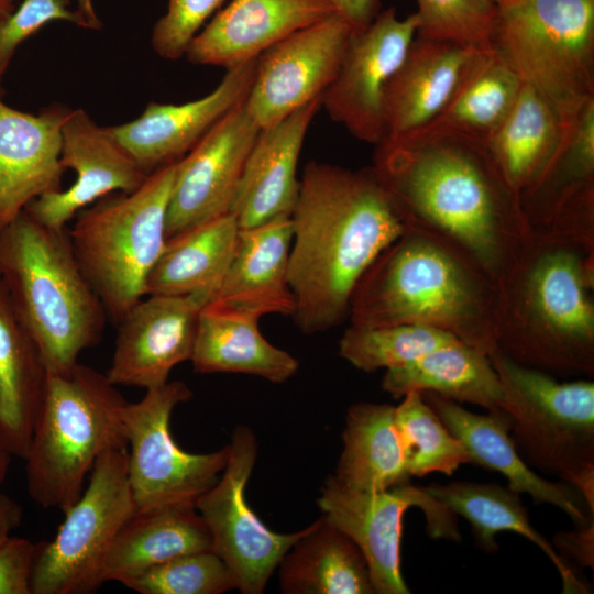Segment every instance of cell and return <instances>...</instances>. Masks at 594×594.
Instances as JSON below:
<instances>
[{"instance_id": "1", "label": "cell", "mask_w": 594, "mask_h": 594, "mask_svg": "<svg viewBox=\"0 0 594 594\" xmlns=\"http://www.w3.org/2000/svg\"><path fill=\"white\" fill-rule=\"evenodd\" d=\"M376 146L372 167L406 227L441 239L499 285L530 227L485 143L426 127Z\"/></svg>"}, {"instance_id": "2", "label": "cell", "mask_w": 594, "mask_h": 594, "mask_svg": "<svg viewBox=\"0 0 594 594\" xmlns=\"http://www.w3.org/2000/svg\"><path fill=\"white\" fill-rule=\"evenodd\" d=\"M288 284L307 334L339 324L376 257L406 229L373 167L310 162L292 213Z\"/></svg>"}, {"instance_id": "3", "label": "cell", "mask_w": 594, "mask_h": 594, "mask_svg": "<svg viewBox=\"0 0 594 594\" xmlns=\"http://www.w3.org/2000/svg\"><path fill=\"white\" fill-rule=\"evenodd\" d=\"M498 290L495 350L554 376L593 377V249L530 228Z\"/></svg>"}, {"instance_id": "4", "label": "cell", "mask_w": 594, "mask_h": 594, "mask_svg": "<svg viewBox=\"0 0 594 594\" xmlns=\"http://www.w3.org/2000/svg\"><path fill=\"white\" fill-rule=\"evenodd\" d=\"M498 285L441 239L406 227L372 263L349 306L351 324H416L496 349Z\"/></svg>"}, {"instance_id": "5", "label": "cell", "mask_w": 594, "mask_h": 594, "mask_svg": "<svg viewBox=\"0 0 594 594\" xmlns=\"http://www.w3.org/2000/svg\"><path fill=\"white\" fill-rule=\"evenodd\" d=\"M0 275L46 372L78 363L101 340L107 314L73 252L68 228L23 211L0 231Z\"/></svg>"}, {"instance_id": "6", "label": "cell", "mask_w": 594, "mask_h": 594, "mask_svg": "<svg viewBox=\"0 0 594 594\" xmlns=\"http://www.w3.org/2000/svg\"><path fill=\"white\" fill-rule=\"evenodd\" d=\"M125 404L107 375L90 366L46 372L24 460L28 493L37 506L66 512L81 496L96 461L128 447Z\"/></svg>"}, {"instance_id": "7", "label": "cell", "mask_w": 594, "mask_h": 594, "mask_svg": "<svg viewBox=\"0 0 594 594\" xmlns=\"http://www.w3.org/2000/svg\"><path fill=\"white\" fill-rule=\"evenodd\" d=\"M177 162L157 168L131 193H112L86 207L68 229L75 258L116 324L145 296L165 248Z\"/></svg>"}, {"instance_id": "8", "label": "cell", "mask_w": 594, "mask_h": 594, "mask_svg": "<svg viewBox=\"0 0 594 594\" xmlns=\"http://www.w3.org/2000/svg\"><path fill=\"white\" fill-rule=\"evenodd\" d=\"M503 387L502 414L531 468L574 486L594 513V383L554 375L490 354Z\"/></svg>"}, {"instance_id": "9", "label": "cell", "mask_w": 594, "mask_h": 594, "mask_svg": "<svg viewBox=\"0 0 594 594\" xmlns=\"http://www.w3.org/2000/svg\"><path fill=\"white\" fill-rule=\"evenodd\" d=\"M493 47L563 121L594 98V0H517L498 7Z\"/></svg>"}, {"instance_id": "10", "label": "cell", "mask_w": 594, "mask_h": 594, "mask_svg": "<svg viewBox=\"0 0 594 594\" xmlns=\"http://www.w3.org/2000/svg\"><path fill=\"white\" fill-rule=\"evenodd\" d=\"M128 447L103 453L88 484L65 514L51 541L38 542L32 594H87L100 574L117 535L135 514L128 476Z\"/></svg>"}, {"instance_id": "11", "label": "cell", "mask_w": 594, "mask_h": 594, "mask_svg": "<svg viewBox=\"0 0 594 594\" xmlns=\"http://www.w3.org/2000/svg\"><path fill=\"white\" fill-rule=\"evenodd\" d=\"M193 397L182 381L146 391L136 403H127L122 419L128 441V476L135 513L195 505L219 479L228 463L229 444L195 454L184 451L169 430L174 408Z\"/></svg>"}, {"instance_id": "12", "label": "cell", "mask_w": 594, "mask_h": 594, "mask_svg": "<svg viewBox=\"0 0 594 594\" xmlns=\"http://www.w3.org/2000/svg\"><path fill=\"white\" fill-rule=\"evenodd\" d=\"M323 516L364 554L376 594H408L400 571L404 515L420 507L431 538L460 541L453 514L422 487L409 483L385 491H359L329 476L317 501Z\"/></svg>"}, {"instance_id": "13", "label": "cell", "mask_w": 594, "mask_h": 594, "mask_svg": "<svg viewBox=\"0 0 594 594\" xmlns=\"http://www.w3.org/2000/svg\"><path fill=\"white\" fill-rule=\"evenodd\" d=\"M222 475L196 502L216 552L230 569L237 590L261 594L285 553L304 535L277 534L267 528L249 506L245 487L253 471L257 443L253 431L238 426L229 444Z\"/></svg>"}, {"instance_id": "14", "label": "cell", "mask_w": 594, "mask_h": 594, "mask_svg": "<svg viewBox=\"0 0 594 594\" xmlns=\"http://www.w3.org/2000/svg\"><path fill=\"white\" fill-rule=\"evenodd\" d=\"M417 24L416 13L400 19L388 8L353 32L321 106L358 140L377 145L384 139L385 91L416 37Z\"/></svg>"}, {"instance_id": "15", "label": "cell", "mask_w": 594, "mask_h": 594, "mask_svg": "<svg viewBox=\"0 0 594 594\" xmlns=\"http://www.w3.org/2000/svg\"><path fill=\"white\" fill-rule=\"evenodd\" d=\"M354 31L336 12L292 33L256 58L244 107L260 129L321 98Z\"/></svg>"}, {"instance_id": "16", "label": "cell", "mask_w": 594, "mask_h": 594, "mask_svg": "<svg viewBox=\"0 0 594 594\" xmlns=\"http://www.w3.org/2000/svg\"><path fill=\"white\" fill-rule=\"evenodd\" d=\"M260 131L243 101L177 162L167 208V239L230 213Z\"/></svg>"}, {"instance_id": "17", "label": "cell", "mask_w": 594, "mask_h": 594, "mask_svg": "<svg viewBox=\"0 0 594 594\" xmlns=\"http://www.w3.org/2000/svg\"><path fill=\"white\" fill-rule=\"evenodd\" d=\"M209 300L205 293L144 296L117 324L108 380L146 391L166 384L176 365L190 361L199 316Z\"/></svg>"}, {"instance_id": "18", "label": "cell", "mask_w": 594, "mask_h": 594, "mask_svg": "<svg viewBox=\"0 0 594 594\" xmlns=\"http://www.w3.org/2000/svg\"><path fill=\"white\" fill-rule=\"evenodd\" d=\"M61 164L74 170V183L40 196L23 210L53 229L67 228L78 212L109 194L135 190L148 176L84 109H72L63 125Z\"/></svg>"}, {"instance_id": "19", "label": "cell", "mask_w": 594, "mask_h": 594, "mask_svg": "<svg viewBox=\"0 0 594 594\" xmlns=\"http://www.w3.org/2000/svg\"><path fill=\"white\" fill-rule=\"evenodd\" d=\"M256 58L227 69L218 86L188 102H150L135 119L106 127L150 175L184 157L228 112L243 102L253 82Z\"/></svg>"}, {"instance_id": "20", "label": "cell", "mask_w": 594, "mask_h": 594, "mask_svg": "<svg viewBox=\"0 0 594 594\" xmlns=\"http://www.w3.org/2000/svg\"><path fill=\"white\" fill-rule=\"evenodd\" d=\"M70 111L62 105L20 111L2 100L0 87V231L31 201L62 189V129Z\"/></svg>"}, {"instance_id": "21", "label": "cell", "mask_w": 594, "mask_h": 594, "mask_svg": "<svg viewBox=\"0 0 594 594\" xmlns=\"http://www.w3.org/2000/svg\"><path fill=\"white\" fill-rule=\"evenodd\" d=\"M336 12L326 0H232L195 35L185 57L196 65L230 69Z\"/></svg>"}, {"instance_id": "22", "label": "cell", "mask_w": 594, "mask_h": 594, "mask_svg": "<svg viewBox=\"0 0 594 594\" xmlns=\"http://www.w3.org/2000/svg\"><path fill=\"white\" fill-rule=\"evenodd\" d=\"M446 427L464 446L472 464L501 473L508 487L527 494L535 505L548 504L564 512L578 527L594 520L580 492L560 481L538 475L518 453L505 415L475 414L460 403L432 392H420Z\"/></svg>"}, {"instance_id": "23", "label": "cell", "mask_w": 594, "mask_h": 594, "mask_svg": "<svg viewBox=\"0 0 594 594\" xmlns=\"http://www.w3.org/2000/svg\"><path fill=\"white\" fill-rule=\"evenodd\" d=\"M320 108L321 98L261 129L246 158L230 211L240 229L292 217L300 187L297 178L300 152Z\"/></svg>"}, {"instance_id": "24", "label": "cell", "mask_w": 594, "mask_h": 594, "mask_svg": "<svg viewBox=\"0 0 594 594\" xmlns=\"http://www.w3.org/2000/svg\"><path fill=\"white\" fill-rule=\"evenodd\" d=\"M292 242L290 217L240 229L230 265L207 306L257 318L293 316L295 298L288 284Z\"/></svg>"}, {"instance_id": "25", "label": "cell", "mask_w": 594, "mask_h": 594, "mask_svg": "<svg viewBox=\"0 0 594 594\" xmlns=\"http://www.w3.org/2000/svg\"><path fill=\"white\" fill-rule=\"evenodd\" d=\"M484 51L416 36L385 91L384 139L430 124Z\"/></svg>"}, {"instance_id": "26", "label": "cell", "mask_w": 594, "mask_h": 594, "mask_svg": "<svg viewBox=\"0 0 594 594\" xmlns=\"http://www.w3.org/2000/svg\"><path fill=\"white\" fill-rule=\"evenodd\" d=\"M205 550H212L211 535L195 505L135 513L109 549L101 583H123L173 558Z\"/></svg>"}, {"instance_id": "27", "label": "cell", "mask_w": 594, "mask_h": 594, "mask_svg": "<svg viewBox=\"0 0 594 594\" xmlns=\"http://www.w3.org/2000/svg\"><path fill=\"white\" fill-rule=\"evenodd\" d=\"M46 370L0 275V436L25 460L41 406Z\"/></svg>"}, {"instance_id": "28", "label": "cell", "mask_w": 594, "mask_h": 594, "mask_svg": "<svg viewBox=\"0 0 594 594\" xmlns=\"http://www.w3.org/2000/svg\"><path fill=\"white\" fill-rule=\"evenodd\" d=\"M277 568L285 594L375 593L361 549L324 516L306 527Z\"/></svg>"}, {"instance_id": "29", "label": "cell", "mask_w": 594, "mask_h": 594, "mask_svg": "<svg viewBox=\"0 0 594 594\" xmlns=\"http://www.w3.org/2000/svg\"><path fill=\"white\" fill-rule=\"evenodd\" d=\"M257 317L205 306L198 320L191 354L199 373H242L273 383L289 380L298 361L270 343Z\"/></svg>"}, {"instance_id": "30", "label": "cell", "mask_w": 594, "mask_h": 594, "mask_svg": "<svg viewBox=\"0 0 594 594\" xmlns=\"http://www.w3.org/2000/svg\"><path fill=\"white\" fill-rule=\"evenodd\" d=\"M383 389L393 397L432 392L502 414L504 393L490 355L462 342L441 345L406 365L386 370Z\"/></svg>"}, {"instance_id": "31", "label": "cell", "mask_w": 594, "mask_h": 594, "mask_svg": "<svg viewBox=\"0 0 594 594\" xmlns=\"http://www.w3.org/2000/svg\"><path fill=\"white\" fill-rule=\"evenodd\" d=\"M452 514L464 517L472 527L476 546L488 553L498 547L495 537L509 531L521 535L539 547L557 568L564 593H588L587 586L560 558L550 543L531 525L520 494L496 483H432L422 487Z\"/></svg>"}, {"instance_id": "32", "label": "cell", "mask_w": 594, "mask_h": 594, "mask_svg": "<svg viewBox=\"0 0 594 594\" xmlns=\"http://www.w3.org/2000/svg\"><path fill=\"white\" fill-rule=\"evenodd\" d=\"M566 122L546 97L522 84L509 113L485 143L519 199L556 154Z\"/></svg>"}, {"instance_id": "33", "label": "cell", "mask_w": 594, "mask_h": 594, "mask_svg": "<svg viewBox=\"0 0 594 594\" xmlns=\"http://www.w3.org/2000/svg\"><path fill=\"white\" fill-rule=\"evenodd\" d=\"M239 230L228 213L167 239L147 278L145 296L205 293L211 299L232 260Z\"/></svg>"}, {"instance_id": "34", "label": "cell", "mask_w": 594, "mask_h": 594, "mask_svg": "<svg viewBox=\"0 0 594 594\" xmlns=\"http://www.w3.org/2000/svg\"><path fill=\"white\" fill-rule=\"evenodd\" d=\"M343 450L334 479L359 491H385L409 483L395 406L359 403L346 414Z\"/></svg>"}, {"instance_id": "35", "label": "cell", "mask_w": 594, "mask_h": 594, "mask_svg": "<svg viewBox=\"0 0 594 594\" xmlns=\"http://www.w3.org/2000/svg\"><path fill=\"white\" fill-rule=\"evenodd\" d=\"M521 86L503 56L494 47L486 50L427 127L486 143L509 113Z\"/></svg>"}, {"instance_id": "36", "label": "cell", "mask_w": 594, "mask_h": 594, "mask_svg": "<svg viewBox=\"0 0 594 594\" xmlns=\"http://www.w3.org/2000/svg\"><path fill=\"white\" fill-rule=\"evenodd\" d=\"M594 188V98L566 122L556 154L520 196L530 228H544L557 209L575 195Z\"/></svg>"}, {"instance_id": "37", "label": "cell", "mask_w": 594, "mask_h": 594, "mask_svg": "<svg viewBox=\"0 0 594 594\" xmlns=\"http://www.w3.org/2000/svg\"><path fill=\"white\" fill-rule=\"evenodd\" d=\"M395 422L409 476L424 477L435 472L452 475L462 464L471 463L464 446L420 392L411 391L403 396L395 406Z\"/></svg>"}, {"instance_id": "38", "label": "cell", "mask_w": 594, "mask_h": 594, "mask_svg": "<svg viewBox=\"0 0 594 594\" xmlns=\"http://www.w3.org/2000/svg\"><path fill=\"white\" fill-rule=\"evenodd\" d=\"M442 330L416 324L362 327L351 324L339 343L340 355L364 372L406 365L457 341ZM460 341V340H459Z\"/></svg>"}, {"instance_id": "39", "label": "cell", "mask_w": 594, "mask_h": 594, "mask_svg": "<svg viewBox=\"0 0 594 594\" xmlns=\"http://www.w3.org/2000/svg\"><path fill=\"white\" fill-rule=\"evenodd\" d=\"M416 36L476 50L493 47L498 7L493 0H416Z\"/></svg>"}, {"instance_id": "40", "label": "cell", "mask_w": 594, "mask_h": 594, "mask_svg": "<svg viewBox=\"0 0 594 594\" xmlns=\"http://www.w3.org/2000/svg\"><path fill=\"white\" fill-rule=\"evenodd\" d=\"M122 584L141 594H220L237 588L230 569L212 550L178 556Z\"/></svg>"}, {"instance_id": "41", "label": "cell", "mask_w": 594, "mask_h": 594, "mask_svg": "<svg viewBox=\"0 0 594 594\" xmlns=\"http://www.w3.org/2000/svg\"><path fill=\"white\" fill-rule=\"evenodd\" d=\"M72 0H21L0 26V87L19 45L53 21H65L91 30Z\"/></svg>"}, {"instance_id": "42", "label": "cell", "mask_w": 594, "mask_h": 594, "mask_svg": "<svg viewBox=\"0 0 594 594\" xmlns=\"http://www.w3.org/2000/svg\"><path fill=\"white\" fill-rule=\"evenodd\" d=\"M166 1V12L152 29L151 45L163 59L176 61L185 56L191 40L224 0Z\"/></svg>"}, {"instance_id": "43", "label": "cell", "mask_w": 594, "mask_h": 594, "mask_svg": "<svg viewBox=\"0 0 594 594\" xmlns=\"http://www.w3.org/2000/svg\"><path fill=\"white\" fill-rule=\"evenodd\" d=\"M37 547L13 535L0 547V594H32Z\"/></svg>"}, {"instance_id": "44", "label": "cell", "mask_w": 594, "mask_h": 594, "mask_svg": "<svg viewBox=\"0 0 594 594\" xmlns=\"http://www.w3.org/2000/svg\"><path fill=\"white\" fill-rule=\"evenodd\" d=\"M593 540L594 520L574 531L557 534L552 546L565 564L572 558L579 565L593 569Z\"/></svg>"}, {"instance_id": "45", "label": "cell", "mask_w": 594, "mask_h": 594, "mask_svg": "<svg viewBox=\"0 0 594 594\" xmlns=\"http://www.w3.org/2000/svg\"><path fill=\"white\" fill-rule=\"evenodd\" d=\"M355 30L367 26L381 11V0H326Z\"/></svg>"}, {"instance_id": "46", "label": "cell", "mask_w": 594, "mask_h": 594, "mask_svg": "<svg viewBox=\"0 0 594 594\" xmlns=\"http://www.w3.org/2000/svg\"><path fill=\"white\" fill-rule=\"evenodd\" d=\"M22 519V506L11 496L0 492V547L12 536Z\"/></svg>"}, {"instance_id": "47", "label": "cell", "mask_w": 594, "mask_h": 594, "mask_svg": "<svg viewBox=\"0 0 594 594\" xmlns=\"http://www.w3.org/2000/svg\"><path fill=\"white\" fill-rule=\"evenodd\" d=\"M77 10L87 20L91 30H100L102 22L97 15L92 0H76Z\"/></svg>"}, {"instance_id": "48", "label": "cell", "mask_w": 594, "mask_h": 594, "mask_svg": "<svg viewBox=\"0 0 594 594\" xmlns=\"http://www.w3.org/2000/svg\"><path fill=\"white\" fill-rule=\"evenodd\" d=\"M13 455L7 449L0 436V485L6 481Z\"/></svg>"}, {"instance_id": "49", "label": "cell", "mask_w": 594, "mask_h": 594, "mask_svg": "<svg viewBox=\"0 0 594 594\" xmlns=\"http://www.w3.org/2000/svg\"><path fill=\"white\" fill-rule=\"evenodd\" d=\"M21 0H0V26L11 15Z\"/></svg>"}, {"instance_id": "50", "label": "cell", "mask_w": 594, "mask_h": 594, "mask_svg": "<svg viewBox=\"0 0 594 594\" xmlns=\"http://www.w3.org/2000/svg\"><path fill=\"white\" fill-rule=\"evenodd\" d=\"M493 1L497 4V7H502V6L515 2L517 0H493Z\"/></svg>"}]
</instances>
